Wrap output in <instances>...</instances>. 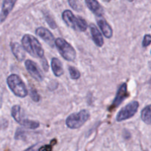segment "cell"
Wrapping results in <instances>:
<instances>
[{
  "instance_id": "obj_17",
  "label": "cell",
  "mask_w": 151,
  "mask_h": 151,
  "mask_svg": "<svg viewBox=\"0 0 151 151\" xmlns=\"http://www.w3.org/2000/svg\"><path fill=\"white\" fill-rule=\"evenodd\" d=\"M11 115L13 119L18 122L20 123L21 121L22 120V108L19 105H15L11 109Z\"/></svg>"
},
{
  "instance_id": "obj_4",
  "label": "cell",
  "mask_w": 151,
  "mask_h": 151,
  "mask_svg": "<svg viewBox=\"0 0 151 151\" xmlns=\"http://www.w3.org/2000/svg\"><path fill=\"white\" fill-rule=\"evenodd\" d=\"M90 117V113L83 109L78 113H74L69 115L66 120V125L70 129H78L82 127Z\"/></svg>"
},
{
  "instance_id": "obj_25",
  "label": "cell",
  "mask_w": 151,
  "mask_h": 151,
  "mask_svg": "<svg viewBox=\"0 0 151 151\" xmlns=\"http://www.w3.org/2000/svg\"><path fill=\"white\" fill-rule=\"evenodd\" d=\"M52 145H44V147L39 148V150H52Z\"/></svg>"
},
{
  "instance_id": "obj_20",
  "label": "cell",
  "mask_w": 151,
  "mask_h": 151,
  "mask_svg": "<svg viewBox=\"0 0 151 151\" xmlns=\"http://www.w3.org/2000/svg\"><path fill=\"white\" fill-rule=\"evenodd\" d=\"M68 1H69V4L70 5V7L73 10H76L78 12H81L82 10V4H81V1L79 0H68Z\"/></svg>"
},
{
  "instance_id": "obj_23",
  "label": "cell",
  "mask_w": 151,
  "mask_h": 151,
  "mask_svg": "<svg viewBox=\"0 0 151 151\" xmlns=\"http://www.w3.org/2000/svg\"><path fill=\"white\" fill-rule=\"evenodd\" d=\"M151 44V35H145L144 37V39L142 41L143 47H147Z\"/></svg>"
},
{
  "instance_id": "obj_26",
  "label": "cell",
  "mask_w": 151,
  "mask_h": 151,
  "mask_svg": "<svg viewBox=\"0 0 151 151\" xmlns=\"http://www.w3.org/2000/svg\"><path fill=\"white\" fill-rule=\"evenodd\" d=\"M103 1H107V2H109V1H110L111 0H103Z\"/></svg>"
},
{
  "instance_id": "obj_27",
  "label": "cell",
  "mask_w": 151,
  "mask_h": 151,
  "mask_svg": "<svg viewBox=\"0 0 151 151\" xmlns=\"http://www.w3.org/2000/svg\"><path fill=\"white\" fill-rule=\"evenodd\" d=\"M150 84L151 85V79H150Z\"/></svg>"
},
{
  "instance_id": "obj_2",
  "label": "cell",
  "mask_w": 151,
  "mask_h": 151,
  "mask_svg": "<svg viewBox=\"0 0 151 151\" xmlns=\"http://www.w3.org/2000/svg\"><path fill=\"white\" fill-rule=\"evenodd\" d=\"M7 84L12 92L17 97L24 98L28 95V90L20 77L12 74L7 78Z\"/></svg>"
},
{
  "instance_id": "obj_10",
  "label": "cell",
  "mask_w": 151,
  "mask_h": 151,
  "mask_svg": "<svg viewBox=\"0 0 151 151\" xmlns=\"http://www.w3.org/2000/svg\"><path fill=\"white\" fill-rule=\"evenodd\" d=\"M96 20L99 27L101 29L103 35L107 38H111L113 36V29L107 21L103 16H96Z\"/></svg>"
},
{
  "instance_id": "obj_11",
  "label": "cell",
  "mask_w": 151,
  "mask_h": 151,
  "mask_svg": "<svg viewBox=\"0 0 151 151\" xmlns=\"http://www.w3.org/2000/svg\"><path fill=\"white\" fill-rule=\"evenodd\" d=\"M17 0H4L1 5V23H3L6 19L7 18L8 15L13 10L15 4Z\"/></svg>"
},
{
  "instance_id": "obj_13",
  "label": "cell",
  "mask_w": 151,
  "mask_h": 151,
  "mask_svg": "<svg viewBox=\"0 0 151 151\" xmlns=\"http://www.w3.org/2000/svg\"><path fill=\"white\" fill-rule=\"evenodd\" d=\"M90 31H91V37H92L93 41L94 44L99 47H103L104 44V40H103V35H102L101 32L98 29V28L94 24H91L89 26Z\"/></svg>"
},
{
  "instance_id": "obj_14",
  "label": "cell",
  "mask_w": 151,
  "mask_h": 151,
  "mask_svg": "<svg viewBox=\"0 0 151 151\" xmlns=\"http://www.w3.org/2000/svg\"><path fill=\"white\" fill-rule=\"evenodd\" d=\"M85 2L88 9L96 16H103V9L97 0H85Z\"/></svg>"
},
{
  "instance_id": "obj_7",
  "label": "cell",
  "mask_w": 151,
  "mask_h": 151,
  "mask_svg": "<svg viewBox=\"0 0 151 151\" xmlns=\"http://www.w3.org/2000/svg\"><path fill=\"white\" fill-rule=\"evenodd\" d=\"M130 94L128 91V86H127V83H122V85H121V86H119V89H118L117 92H116V97H115L114 100L111 107L109 108V110H114L116 108L119 106V105H120L125 99L128 98Z\"/></svg>"
},
{
  "instance_id": "obj_24",
  "label": "cell",
  "mask_w": 151,
  "mask_h": 151,
  "mask_svg": "<svg viewBox=\"0 0 151 151\" xmlns=\"http://www.w3.org/2000/svg\"><path fill=\"white\" fill-rule=\"evenodd\" d=\"M43 60H42V66H43V69H44L45 72H48L49 70V65H48V62L47 60H46L44 58H43Z\"/></svg>"
},
{
  "instance_id": "obj_15",
  "label": "cell",
  "mask_w": 151,
  "mask_h": 151,
  "mask_svg": "<svg viewBox=\"0 0 151 151\" xmlns=\"http://www.w3.org/2000/svg\"><path fill=\"white\" fill-rule=\"evenodd\" d=\"M51 66L52 72L56 77H60L63 75L64 71L61 62L57 58H53L51 61Z\"/></svg>"
},
{
  "instance_id": "obj_3",
  "label": "cell",
  "mask_w": 151,
  "mask_h": 151,
  "mask_svg": "<svg viewBox=\"0 0 151 151\" xmlns=\"http://www.w3.org/2000/svg\"><path fill=\"white\" fill-rule=\"evenodd\" d=\"M62 19L69 27L75 30L84 32L88 28V24L83 18L81 16L75 17L71 10H66L62 13Z\"/></svg>"
},
{
  "instance_id": "obj_19",
  "label": "cell",
  "mask_w": 151,
  "mask_h": 151,
  "mask_svg": "<svg viewBox=\"0 0 151 151\" xmlns=\"http://www.w3.org/2000/svg\"><path fill=\"white\" fill-rule=\"evenodd\" d=\"M69 72L72 80H78L81 78V72L74 66H69Z\"/></svg>"
},
{
  "instance_id": "obj_21",
  "label": "cell",
  "mask_w": 151,
  "mask_h": 151,
  "mask_svg": "<svg viewBox=\"0 0 151 151\" xmlns=\"http://www.w3.org/2000/svg\"><path fill=\"white\" fill-rule=\"evenodd\" d=\"M29 96H30V97L32 98V100H33L34 102L38 103V102L40 101L41 97H40L39 94L38 93L37 90L35 89V88H32V87L30 88V89H29Z\"/></svg>"
},
{
  "instance_id": "obj_28",
  "label": "cell",
  "mask_w": 151,
  "mask_h": 151,
  "mask_svg": "<svg viewBox=\"0 0 151 151\" xmlns=\"http://www.w3.org/2000/svg\"><path fill=\"white\" fill-rule=\"evenodd\" d=\"M128 1H132L133 0H128Z\"/></svg>"
},
{
  "instance_id": "obj_6",
  "label": "cell",
  "mask_w": 151,
  "mask_h": 151,
  "mask_svg": "<svg viewBox=\"0 0 151 151\" xmlns=\"http://www.w3.org/2000/svg\"><path fill=\"white\" fill-rule=\"evenodd\" d=\"M139 107V102H131L119 111V113L116 115V120L117 122H122V121L127 120L130 118H132L138 111Z\"/></svg>"
},
{
  "instance_id": "obj_8",
  "label": "cell",
  "mask_w": 151,
  "mask_h": 151,
  "mask_svg": "<svg viewBox=\"0 0 151 151\" xmlns=\"http://www.w3.org/2000/svg\"><path fill=\"white\" fill-rule=\"evenodd\" d=\"M25 67L27 72H29V75L32 77L35 80L37 81H42L44 80V77H43L42 73L41 71L39 70V68L36 65V63H34L32 60H27L24 63Z\"/></svg>"
},
{
  "instance_id": "obj_12",
  "label": "cell",
  "mask_w": 151,
  "mask_h": 151,
  "mask_svg": "<svg viewBox=\"0 0 151 151\" xmlns=\"http://www.w3.org/2000/svg\"><path fill=\"white\" fill-rule=\"evenodd\" d=\"M10 48H11L12 52H13V55L16 57V58L19 61H23L24 59L26 57V55H25L26 50H24L23 46L20 45L17 42H12L10 43Z\"/></svg>"
},
{
  "instance_id": "obj_1",
  "label": "cell",
  "mask_w": 151,
  "mask_h": 151,
  "mask_svg": "<svg viewBox=\"0 0 151 151\" xmlns=\"http://www.w3.org/2000/svg\"><path fill=\"white\" fill-rule=\"evenodd\" d=\"M22 44L26 52L32 57L43 58H44V51L38 40L33 35L26 34L22 39Z\"/></svg>"
},
{
  "instance_id": "obj_5",
  "label": "cell",
  "mask_w": 151,
  "mask_h": 151,
  "mask_svg": "<svg viewBox=\"0 0 151 151\" xmlns=\"http://www.w3.org/2000/svg\"><path fill=\"white\" fill-rule=\"evenodd\" d=\"M55 46L60 55L68 61H73L76 58V52L70 44L62 38L55 39Z\"/></svg>"
},
{
  "instance_id": "obj_22",
  "label": "cell",
  "mask_w": 151,
  "mask_h": 151,
  "mask_svg": "<svg viewBox=\"0 0 151 151\" xmlns=\"http://www.w3.org/2000/svg\"><path fill=\"white\" fill-rule=\"evenodd\" d=\"M45 19H46V21H47V24H49V26H50L52 29H55V28L57 27V24H56L55 21L53 20L52 18L50 15L49 14L46 15Z\"/></svg>"
},
{
  "instance_id": "obj_18",
  "label": "cell",
  "mask_w": 151,
  "mask_h": 151,
  "mask_svg": "<svg viewBox=\"0 0 151 151\" xmlns=\"http://www.w3.org/2000/svg\"><path fill=\"white\" fill-rule=\"evenodd\" d=\"M19 124L22 126L29 128V129H36L40 126V123L38 121L30 120V119H23Z\"/></svg>"
},
{
  "instance_id": "obj_16",
  "label": "cell",
  "mask_w": 151,
  "mask_h": 151,
  "mask_svg": "<svg viewBox=\"0 0 151 151\" xmlns=\"http://www.w3.org/2000/svg\"><path fill=\"white\" fill-rule=\"evenodd\" d=\"M141 118L145 123L151 125V105L146 106L142 111Z\"/></svg>"
},
{
  "instance_id": "obj_9",
  "label": "cell",
  "mask_w": 151,
  "mask_h": 151,
  "mask_svg": "<svg viewBox=\"0 0 151 151\" xmlns=\"http://www.w3.org/2000/svg\"><path fill=\"white\" fill-rule=\"evenodd\" d=\"M35 32L40 38H42L51 47H54L55 46V40L54 35L49 29L41 27L37 28Z\"/></svg>"
}]
</instances>
